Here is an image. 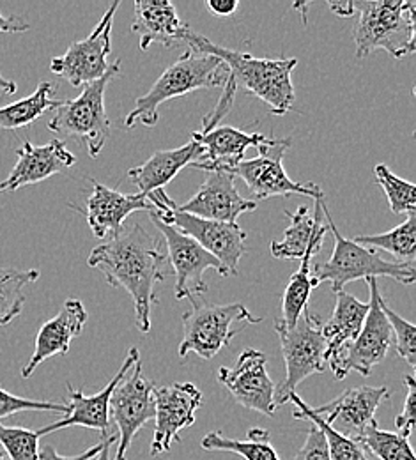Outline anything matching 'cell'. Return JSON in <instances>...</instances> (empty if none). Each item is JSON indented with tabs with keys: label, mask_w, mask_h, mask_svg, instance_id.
Returning a JSON list of instances; mask_svg holds the SVG:
<instances>
[{
	"label": "cell",
	"mask_w": 416,
	"mask_h": 460,
	"mask_svg": "<svg viewBox=\"0 0 416 460\" xmlns=\"http://www.w3.org/2000/svg\"><path fill=\"white\" fill-rule=\"evenodd\" d=\"M368 314V303L357 299L350 292H337L335 310L330 321L323 326V337L326 341V361L335 374L348 347L357 341L358 333Z\"/></svg>",
	"instance_id": "cell-26"
},
{
	"label": "cell",
	"mask_w": 416,
	"mask_h": 460,
	"mask_svg": "<svg viewBox=\"0 0 416 460\" xmlns=\"http://www.w3.org/2000/svg\"><path fill=\"white\" fill-rule=\"evenodd\" d=\"M370 290V301H368V314L361 326V332L358 333L357 341L348 347L335 377L346 379L350 372H358L363 377H368L372 374V368L379 365L392 345V326L386 321L383 310H381V292L377 288V282L374 279L365 280Z\"/></svg>",
	"instance_id": "cell-13"
},
{
	"label": "cell",
	"mask_w": 416,
	"mask_h": 460,
	"mask_svg": "<svg viewBox=\"0 0 416 460\" xmlns=\"http://www.w3.org/2000/svg\"><path fill=\"white\" fill-rule=\"evenodd\" d=\"M102 448H103V441L100 445L89 448L87 452L76 456V457H62L52 445H47V447H43V450H40V460H93L98 457Z\"/></svg>",
	"instance_id": "cell-41"
},
{
	"label": "cell",
	"mask_w": 416,
	"mask_h": 460,
	"mask_svg": "<svg viewBox=\"0 0 416 460\" xmlns=\"http://www.w3.org/2000/svg\"><path fill=\"white\" fill-rule=\"evenodd\" d=\"M188 299L191 303V310L182 315L184 337L179 345V358H186L190 352H195L204 359H211L218 350L231 344L236 333L241 332L233 328L235 324L262 323V317H253L241 303L217 305L200 296Z\"/></svg>",
	"instance_id": "cell-8"
},
{
	"label": "cell",
	"mask_w": 416,
	"mask_h": 460,
	"mask_svg": "<svg viewBox=\"0 0 416 460\" xmlns=\"http://www.w3.org/2000/svg\"><path fill=\"white\" fill-rule=\"evenodd\" d=\"M202 405V394L191 383H174L155 388V436L151 456L167 454L174 441L179 443V430L195 423V412Z\"/></svg>",
	"instance_id": "cell-15"
},
{
	"label": "cell",
	"mask_w": 416,
	"mask_h": 460,
	"mask_svg": "<svg viewBox=\"0 0 416 460\" xmlns=\"http://www.w3.org/2000/svg\"><path fill=\"white\" fill-rule=\"evenodd\" d=\"M167 259L160 243L135 224L122 227L116 237L98 244L87 264L98 270L109 286L128 290L133 299L137 326L142 333H149L151 308L158 303L155 288L167 277Z\"/></svg>",
	"instance_id": "cell-1"
},
{
	"label": "cell",
	"mask_w": 416,
	"mask_h": 460,
	"mask_svg": "<svg viewBox=\"0 0 416 460\" xmlns=\"http://www.w3.org/2000/svg\"><path fill=\"white\" fill-rule=\"evenodd\" d=\"M381 310L386 317V321L392 326V333L395 335V347H397V354L412 367H416V328L413 323L403 319L401 315H397L381 297Z\"/></svg>",
	"instance_id": "cell-37"
},
{
	"label": "cell",
	"mask_w": 416,
	"mask_h": 460,
	"mask_svg": "<svg viewBox=\"0 0 416 460\" xmlns=\"http://www.w3.org/2000/svg\"><path fill=\"white\" fill-rule=\"evenodd\" d=\"M200 447L208 452L236 454L244 460H280L266 429H250L248 439H231L222 432H209L202 438Z\"/></svg>",
	"instance_id": "cell-28"
},
{
	"label": "cell",
	"mask_w": 416,
	"mask_h": 460,
	"mask_svg": "<svg viewBox=\"0 0 416 460\" xmlns=\"http://www.w3.org/2000/svg\"><path fill=\"white\" fill-rule=\"evenodd\" d=\"M202 153V147L195 140H190L178 149L155 153L146 164L129 169L128 177L138 186V193L149 195L156 190H164L184 167L199 162Z\"/></svg>",
	"instance_id": "cell-27"
},
{
	"label": "cell",
	"mask_w": 416,
	"mask_h": 460,
	"mask_svg": "<svg viewBox=\"0 0 416 460\" xmlns=\"http://www.w3.org/2000/svg\"><path fill=\"white\" fill-rule=\"evenodd\" d=\"M357 58H367L374 50H386L392 58H403L415 54L416 2H355Z\"/></svg>",
	"instance_id": "cell-5"
},
{
	"label": "cell",
	"mask_w": 416,
	"mask_h": 460,
	"mask_svg": "<svg viewBox=\"0 0 416 460\" xmlns=\"http://www.w3.org/2000/svg\"><path fill=\"white\" fill-rule=\"evenodd\" d=\"M404 385L408 388L406 394V401L403 405V411L399 412V416L395 418V427H397V434L410 439L413 434L416 423V383L413 376H404Z\"/></svg>",
	"instance_id": "cell-39"
},
{
	"label": "cell",
	"mask_w": 416,
	"mask_h": 460,
	"mask_svg": "<svg viewBox=\"0 0 416 460\" xmlns=\"http://www.w3.org/2000/svg\"><path fill=\"white\" fill-rule=\"evenodd\" d=\"M135 20L131 31L138 34L140 49L146 52L153 43L167 49L181 43L182 34L190 29L179 20L176 5L167 0H135Z\"/></svg>",
	"instance_id": "cell-25"
},
{
	"label": "cell",
	"mask_w": 416,
	"mask_h": 460,
	"mask_svg": "<svg viewBox=\"0 0 416 460\" xmlns=\"http://www.w3.org/2000/svg\"><path fill=\"white\" fill-rule=\"evenodd\" d=\"M330 9L339 16H353L355 14V2H330Z\"/></svg>",
	"instance_id": "cell-44"
},
{
	"label": "cell",
	"mask_w": 416,
	"mask_h": 460,
	"mask_svg": "<svg viewBox=\"0 0 416 460\" xmlns=\"http://www.w3.org/2000/svg\"><path fill=\"white\" fill-rule=\"evenodd\" d=\"M31 25L20 18H7L4 14H0V34L2 32H25L29 31Z\"/></svg>",
	"instance_id": "cell-43"
},
{
	"label": "cell",
	"mask_w": 416,
	"mask_h": 460,
	"mask_svg": "<svg viewBox=\"0 0 416 460\" xmlns=\"http://www.w3.org/2000/svg\"><path fill=\"white\" fill-rule=\"evenodd\" d=\"M288 402L297 405L295 418L306 420L321 430V434L324 436L326 447H328L330 460H368L365 456V450L361 448V445L358 441L351 438H346L341 432H337L335 429H332L319 414H315L314 407L303 402V399L297 395V392L288 397Z\"/></svg>",
	"instance_id": "cell-30"
},
{
	"label": "cell",
	"mask_w": 416,
	"mask_h": 460,
	"mask_svg": "<svg viewBox=\"0 0 416 460\" xmlns=\"http://www.w3.org/2000/svg\"><path fill=\"white\" fill-rule=\"evenodd\" d=\"M324 199H317L314 209L310 211L306 206H299L297 213H288L291 226L284 232L282 241H273L270 250L275 259H289L303 261L314 259L328 234V224L324 222L323 213Z\"/></svg>",
	"instance_id": "cell-24"
},
{
	"label": "cell",
	"mask_w": 416,
	"mask_h": 460,
	"mask_svg": "<svg viewBox=\"0 0 416 460\" xmlns=\"http://www.w3.org/2000/svg\"><path fill=\"white\" fill-rule=\"evenodd\" d=\"M16 165L4 181H0V193L38 184L76 164V156L62 140H50L45 146L23 142V146L16 149Z\"/></svg>",
	"instance_id": "cell-22"
},
{
	"label": "cell",
	"mask_w": 416,
	"mask_h": 460,
	"mask_svg": "<svg viewBox=\"0 0 416 460\" xmlns=\"http://www.w3.org/2000/svg\"><path fill=\"white\" fill-rule=\"evenodd\" d=\"M120 60L109 66L103 78L87 84L75 100L59 102L49 129L66 138H78L87 146L91 158H98L111 137V119L105 111V91L119 75Z\"/></svg>",
	"instance_id": "cell-7"
},
{
	"label": "cell",
	"mask_w": 416,
	"mask_h": 460,
	"mask_svg": "<svg viewBox=\"0 0 416 460\" xmlns=\"http://www.w3.org/2000/svg\"><path fill=\"white\" fill-rule=\"evenodd\" d=\"M16 89H18L16 84H14L13 80L2 76V73H0V93H4V94H14Z\"/></svg>",
	"instance_id": "cell-46"
},
{
	"label": "cell",
	"mask_w": 416,
	"mask_h": 460,
	"mask_svg": "<svg viewBox=\"0 0 416 460\" xmlns=\"http://www.w3.org/2000/svg\"><path fill=\"white\" fill-rule=\"evenodd\" d=\"M266 354L257 349H244L233 368L222 367L218 381L229 390L236 402L244 409L275 416L277 385L268 374Z\"/></svg>",
	"instance_id": "cell-14"
},
{
	"label": "cell",
	"mask_w": 416,
	"mask_h": 460,
	"mask_svg": "<svg viewBox=\"0 0 416 460\" xmlns=\"http://www.w3.org/2000/svg\"><path fill=\"white\" fill-rule=\"evenodd\" d=\"M116 441H118V434H112V436L103 438V448H102V452L98 454L96 460H111V448H112V445H114Z\"/></svg>",
	"instance_id": "cell-45"
},
{
	"label": "cell",
	"mask_w": 416,
	"mask_h": 460,
	"mask_svg": "<svg viewBox=\"0 0 416 460\" xmlns=\"http://www.w3.org/2000/svg\"><path fill=\"white\" fill-rule=\"evenodd\" d=\"M0 445L9 460H40V438L34 430L0 423Z\"/></svg>",
	"instance_id": "cell-36"
},
{
	"label": "cell",
	"mask_w": 416,
	"mask_h": 460,
	"mask_svg": "<svg viewBox=\"0 0 416 460\" xmlns=\"http://www.w3.org/2000/svg\"><path fill=\"white\" fill-rule=\"evenodd\" d=\"M310 270H312V261L303 259L299 270L291 277L288 288L284 290V297H282L284 317L280 321L288 328L297 326V319L308 308V299L312 290L317 288L310 275Z\"/></svg>",
	"instance_id": "cell-34"
},
{
	"label": "cell",
	"mask_w": 416,
	"mask_h": 460,
	"mask_svg": "<svg viewBox=\"0 0 416 460\" xmlns=\"http://www.w3.org/2000/svg\"><path fill=\"white\" fill-rule=\"evenodd\" d=\"M155 388L156 383L142 376L140 359L128 370L111 397V416L118 423V454L114 460H126V454L137 432L155 420Z\"/></svg>",
	"instance_id": "cell-12"
},
{
	"label": "cell",
	"mask_w": 416,
	"mask_h": 460,
	"mask_svg": "<svg viewBox=\"0 0 416 460\" xmlns=\"http://www.w3.org/2000/svg\"><path fill=\"white\" fill-rule=\"evenodd\" d=\"M202 147V158L190 167L206 172H226L233 175V171L244 160V153L255 147L259 153L273 146L275 138H268L262 133H246L233 126H213L202 128L191 133Z\"/></svg>",
	"instance_id": "cell-17"
},
{
	"label": "cell",
	"mask_w": 416,
	"mask_h": 460,
	"mask_svg": "<svg viewBox=\"0 0 416 460\" xmlns=\"http://www.w3.org/2000/svg\"><path fill=\"white\" fill-rule=\"evenodd\" d=\"M227 80L229 69L220 58L188 49V52L162 73L144 96L137 98L135 107L126 117L124 124L126 128H133L137 124L153 128L158 124V111L162 103L200 89L224 87Z\"/></svg>",
	"instance_id": "cell-3"
},
{
	"label": "cell",
	"mask_w": 416,
	"mask_h": 460,
	"mask_svg": "<svg viewBox=\"0 0 416 460\" xmlns=\"http://www.w3.org/2000/svg\"><path fill=\"white\" fill-rule=\"evenodd\" d=\"M40 279L38 270L0 268V328L13 323L23 310L25 288Z\"/></svg>",
	"instance_id": "cell-32"
},
{
	"label": "cell",
	"mask_w": 416,
	"mask_h": 460,
	"mask_svg": "<svg viewBox=\"0 0 416 460\" xmlns=\"http://www.w3.org/2000/svg\"><path fill=\"white\" fill-rule=\"evenodd\" d=\"M0 460H2V456H0Z\"/></svg>",
	"instance_id": "cell-47"
},
{
	"label": "cell",
	"mask_w": 416,
	"mask_h": 460,
	"mask_svg": "<svg viewBox=\"0 0 416 460\" xmlns=\"http://www.w3.org/2000/svg\"><path fill=\"white\" fill-rule=\"evenodd\" d=\"M355 441L379 460H416L410 439L399 436L397 432L381 430L376 420L365 427Z\"/></svg>",
	"instance_id": "cell-33"
},
{
	"label": "cell",
	"mask_w": 416,
	"mask_h": 460,
	"mask_svg": "<svg viewBox=\"0 0 416 460\" xmlns=\"http://www.w3.org/2000/svg\"><path fill=\"white\" fill-rule=\"evenodd\" d=\"M140 359V352L137 347L129 349L119 372L114 376V379L96 395H84L80 390H75L69 383H67V394H69V412L52 425H45L43 429L36 430L38 438H45L52 432H58L67 427H85V429H96L102 432V439L107 438V430H109V423H111V397L114 388L122 381V377L128 374L129 368H133V365Z\"/></svg>",
	"instance_id": "cell-18"
},
{
	"label": "cell",
	"mask_w": 416,
	"mask_h": 460,
	"mask_svg": "<svg viewBox=\"0 0 416 460\" xmlns=\"http://www.w3.org/2000/svg\"><path fill=\"white\" fill-rule=\"evenodd\" d=\"M181 43H186L190 50L220 58L227 66L236 85H243L248 93L262 100L273 114L284 115L293 111L297 102L293 71L297 66V58H253L220 47L191 29L182 34Z\"/></svg>",
	"instance_id": "cell-2"
},
{
	"label": "cell",
	"mask_w": 416,
	"mask_h": 460,
	"mask_svg": "<svg viewBox=\"0 0 416 460\" xmlns=\"http://www.w3.org/2000/svg\"><path fill=\"white\" fill-rule=\"evenodd\" d=\"M119 2L111 4L91 36L71 43L64 56L50 62V71L67 80L73 87L93 84L109 71L107 58L112 52V23Z\"/></svg>",
	"instance_id": "cell-11"
},
{
	"label": "cell",
	"mask_w": 416,
	"mask_h": 460,
	"mask_svg": "<svg viewBox=\"0 0 416 460\" xmlns=\"http://www.w3.org/2000/svg\"><path fill=\"white\" fill-rule=\"evenodd\" d=\"M87 319L89 314L80 299H66L59 314L49 323H45L38 332L34 352L29 363L22 368V377H31L45 359L59 354H67L71 342L84 332Z\"/></svg>",
	"instance_id": "cell-23"
},
{
	"label": "cell",
	"mask_w": 416,
	"mask_h": 460,
	"mask_svg": "<svg viewBox=\"0 0 416 460\" xmlns=\"http://www.w3.org/2000/svg\"><path fill=\"white\" fill-rule=\"evenodd\" d=\"M151 220L162 232L167 243V250H169L167 257L171 259L176 273V288H174L176 299L202 296L208 290L204 273L208 270H215L218 275H222L220 262L211 253H208L199 243H195L191 237L174 229L173 226L164 224L155 215H151Z\"/></svg>",
	"instance_id": "cell-16"
},
{
	"label": "cell",
	"mask_w": 416,
	"mask_h": 460,
	"mask_svg": "<svg viewBox=\"0 0 416 460\" xmlns=\"http://www.w3.org/2000/svg\"><path fill=\"white\" fill-rule=\"evenodd\" d=\"M295 460H330V454H328V447H326L324 436L321 434V430L315 425L310 423L305 445L297 452Z\"/></svg>",
	"instance_id": "cell-40"
},
{
	"label": "cell",
	"mask_w": 416,
	"mask_h": 460,
	"mask_svg": "<svg viewBox=\"0 0 416 460\" xmlns=\"http://www.w3.org/2000/svg\"><path fill=\"white\" fill-rule=\"evenodd\" d=\"M56 87L50 82H41L38 89L11 105L0 107V129H18L32 124L49 111H56L59 102L54 100Z\"/></svg>",
	"instance_id": "cell-29"
},
{
	"label": "cell",
	"mask_w": 416,
	"mask_h": 460,
	"mask_svg": "<svg viewBox=\"0 0 416 460\" xmlns=\"http://www.w3.org/2000/svg\"><path fill=\"white\" fill-rule=\"evenodd\" d=\"M255 208V200H248L239 195L235 175L226 172L208 173L200 190L188 202L178 206L181 213L222 224H236L243 213L253 211Z\"/></svg>",
	"instance_id": "cell-19"
},
{
	"label": "cell",
	"mask_w": 416,
	"mask_h": 460,
	"mask_svg": "<svg viewBox=\"0 0 416 460\" xmlns=\"http://www.w3.org/2000/svg\"><path fill=\"white\" fill-rule=\"evenodd\" d=\"M147 200L155 206V211L149 215H155L164 224L173 226L199 243L220 262L222 277H238L239 261L246 252V234L238 224L211 222L181 213L178 204L165 193V190L149 193Z\"/></svg>",
	"instance_id": "cell-6"
},
{
	"label": "cell",
	"mask_w": 416,
	"mask_h": 460,
	"mask_svg": "<svg viewBox=\"0 0 416 460\" xmlns=\"http://www.w3.org/2000/svg\"><path fill=\"white\" fill-rule=\"evenodd\" d=\"M416 215H408L406 222L394 230L376 235H357L353 241L367 248H381L392 253L395 259L406 264H415L416 253Z\"/></svg>",
	"instance_id": "cell-31"
},
{
	"label": "cell",
	"mask_w": 416,
	"mask_h": 460,
	"mask_svg": "<svg viewBox=\"0 0 416 460\" xmlns=\"http://www.w3.org/2000/svg\"><path fill=\"white\" fill-rule=\"evenodd\" d=\"M323 213L328 224V232L333 234L335 248L326 262L315 264L310 270V275L317 288L323 282H330L332 290L337 294L355 280H376L377 277L394 279L404 286L415 284V264L385 261L376 250L361 246L353 239H346L341 230L337 229L326 202H323Z\"/></svg>",
	"instance_id": "cell-4"
},
{
	"label": "cell",
	"mask_w": 416,
	"mask_h": 460,
	"mask_svg": "<svg viewBox=\"0 0 416 460\" xmlns=\"http://www.w3.org/2000/svg\"><path fill=\"white\" fill-rule=\"evenodd\" d=\"M374 175L383 188L394 215L408 217L416 213V188L413 182L397 177L386 165H376Z\"/></svg>",
	"instance_id": "cell-35"
},
{
	"label": "cell",
	"mask_w": 416,
	"mask_h": 460,
	"mask_svg": "<svg viewBox=\"0 0 416 460\" xmlns=\"http://www.w3.org/2000/svg\"><path fill=\"white\" fill-rule=\"evenodd\" d=\"M208 9L215 16H233L238 11V0H208L206 2Z\"/></svg>",
	"instance_id": "cell-42"
},
{
	"label": "cell",
	"mask_w": 416,
	"mask_h": 460,
	"mask_svg": "<svg viewBox=\"0 0 416 460\" xmlns=\"http://www.w3.org/2000/svg\"><path fill=\"white\" fill-rule=\"evenodd\" d=\"M275 332L280 337L286 361V379L275 390V405L279 409L288 403V397L297 392L299 383L314 374H323L328 361L321 319L310 308L301 314L293 328H288L280 319L275 321Z\"/></svg>",
	"instance_id": "cell-9"
},
{
	"label": "cell",
	"mask_w": 416,
	"mask_h": 460,
	"mask_svg": "<svg viewBox=\"0 0 416 460\" xmlns=\"http://www.w3.org/2000/svg\"><path fill=\"white\" fill-rule=\"evenodd\" d=\"M291 147V138H275L273 146L261 151L253 160H243L233 171L241 177L253 199L266 200L271 197L305 195L314 200L324 199L323 190L315 182H297L284 169V155Z\"/></svg>",
	"instance_id": "cell-10"
},
{
	"label": "cell",
	"mask_w": 416,
	"mask_h": 460,
	"mask_svg": "<svg viewBox=\"0 0 416 460\" xmlns=\"http://www.w3.org/2000/svg\"><path fill=\"white\" fill-rule=\"evenodd\" d=\"M22 411H52V412H60L66 416L69 412V407L66 403L29 401L23 397H16L0 388V420L7 418L11 414L22 412Z\"/></svg>",
	"instance_id": "cell-38"
},
{
	"label": "cell",
	"mask_w": 416,
	"mask_h": 460,
	"mask_svg": "<svg viewBox=\"0 0 416 460\" xmlns=\"http://www.w3.org/2000/svg\"><path fill=\"white\" fill-rule=\"evenodd\" d=\"M135 211L153 213L155 206L147 200V195H126L93 179V193L87 199L85 211L80 213L85 215L89 227L98 239L109 241L119 234L126 218Z\"/></svg>",
	"instance_id": "cell-21"
},
{
	"label": "cell",
	"mask_w": 416,
	"mask_h": 460,
	"mask_svg": "<svg viewBox=\"0 0 416 460\" xmlns=\"http://www.w3.org/2000/svg\"><path fill=\"white\" fill-rule=\"evenodd\" d=\"M390 399L386 386H359L342 392L335 401L324 403L315 411L332 429L346 438L358 436L376 420V411L383 401Z\"/></svg>",
	"instance_id": "cell-20"
}]
</instances>
